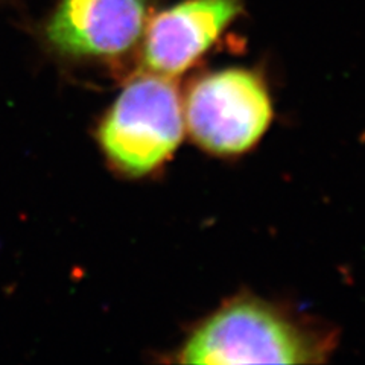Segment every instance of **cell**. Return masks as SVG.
<instances>
[{"label":"cell","instance_id":"1","mask_svg":"<svg viewBox=\"0 0 365 365\" xmlns=\"http://www.w3.org/2000/svg\"><path fill=\"white\" fill-rule=\"evenodd\" d=\"M319 342L267 303L237 299L202 322L178 351L182 364H309Z\"/></svg>","mask_w":365,"mask_h":365},{"label":"cell","instance_id":"2","mask_svg":"<svg viewBox=\"0 0 365 365\" xmlns=\"http://www.w3.org/2000/svg\"><path fill=\"white\" fill-rule=\"evenodd\" d=\"M185 133V113L169 76L148 72L123 87L98 128L110 163L131 177L153 173L170 158Z\"/></svg>","mask_w":365,"mask_h":365},{"label":"cell","instance_id":"3","mask_svg":"<svg viewBox=\"0 0 365 365\" xmlns=\"http://www.w3.org/2000/svg\"><path fill=\"white\" fill-rule=\"evenodd\" d=\"M185 128L215 155L251 150L272 119L268 88L257 73L241 67L216 71L193 84L182 104Z\"/></svg>","mask_w":365,"mask_h":365},{"label":"cell","instance_id":"4","mask_svg":"<svg viewBox=\"0 0 365 365\" xmlns=\"http://www.w3.org/2000/svg\"><path fill=\"white\" fill-rule=\"evenodd\" d=\"M146 16V0H58L44 37L67 56L111 58L142 38Z\"/></svg>","mask_w":365,"mask_h":365},{"label":"cell","instance_id":"5","mask_svg":"<svg viewBox=\"0 0 365 365\" xmlns=\"http://www.w3.org/2000/svg\"><path fill=\"white\" fill-rule=\"evenodd\" d=\"M241 13L239 0H182L153 17L145 28L148 72L175 76L186 72Z\"/></svg>","mask_w":365,"mask_h":365}]
</instances>
